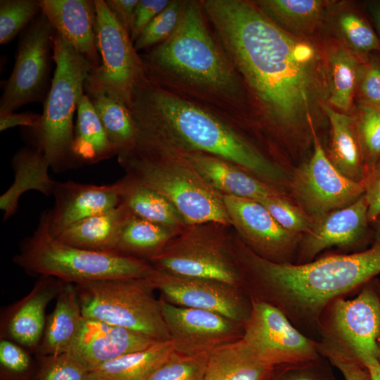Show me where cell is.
<instances>
[{
	"instance_id": "cell-45",
	"label": "cell",
	"mask_w": 380,
	"mask_h": 380,
	"mask_svg": "<svg viewBox=\"0 0 380 380\" xmlns=\"http://www.w3.org/2000/svg\"><path fill=\"white\" fill-rule=\"evenodd\" d=\"M0 364L8 373L22 375L31 367V358L22 346L7 338L0 341Z\"/></svg>"
},
{
	"instance_id": "cell-49",
	"label": "cell",
	"mask_w": 380,
	"mask_h": 380,
	"mask_svg": "<svg viewBox=\"0 0 380 380\" xmlns=\"http://www.w3.org/2000/svg\"><path fill=\"white\" fill-rule=\"evenodd\" d=\"M42 115L33 113L6 112L0 113V130L15 127H27L32 129L39 127Z\"/></svg>"
},
{
	"instance_id": "cell-24",
	"label": "cell",
	"mask_w": 380,
	"mask_h": 380,
	"mask_svg": "<svg viewBox=\"0 0 380 380\" xmlns=\"http://www.w3.org/2000/svg\"><path fill=\"white\" fill-rule=\"evenodd\" d=\"M84 317L75 284L62 281L53 310L46 317L38 354L42 357L66 352L81 327Z\"/></svg>"
},
{
	"instance_id": "cell-52",
	"label": "cell",
	"mask_w": 380,
	"mask_h": 380,
	"mask_svg": "<svg viewBox=\"0 0 380 380\" xmlns=\"http://www.w3.org/2000/svg\"><path fill=\"white\" fill-rule=\"evenodd\" d=\"M369 372L370 380H380V361L367 367Z\"/></svg>"
},
{
	"instance_id": "cell-16",
	"label": "cell",
	"mask_w": 380,
	"mask_h": 380,
	"mask_svg": "<svg viewBox=\"0 0 380 380\" xmlns=\"http://www.w3.org/2000/svg\"><path fill=\"white\" fill-rule=\"evenodd\" d=\"M175 350L183 355L209 353L242 338L243 323L215 312L180 307L159 298Z\"/></svg>"
},
{
	"instance_id": "cell-55",
	"label": "cell",
	"mask_w": 380,
	"mask_h": 380,
	"mask_svg": "<svg viewBox=\"0 0 380 380\" xmlns=\"http://www.w3.org/2000/svg\"><path fill=\"white\" fill-rule=\"evenodd\" d=\"M379 346H380V342H379Z\"/></svg>"
},
{
	"instance_id": "cell-17",
	"label": "cell",
	"mask_w": 380,
	"mask_h": 380,
	"mask_svg": "<svg viewBox=\"0 0 380 380\" xmlns=\"http://www.w3.org/2000/svg\"><path fill=\"white\" fill-rule=\"evenodd\" d=\"M229 218L240 239L259 256L276 262H291L289 259L301 235L282 227L259 202L223 195Z\"/></svg>"
},
{
	"instance_id": "cell-33",
	"label": "cell",
	"mask_w": 380,
	"mask_h": 380,
	"mask_svg": "<svg viewBox=\"0 0 380 380\" xmlns=\"http://www.w3.org/2000/svg\"><path fill=\"white\" fill-rule=\"evenodd\" d=\"M179 233L130 213L121 229L115 252L149 262Z\"/></svg>"
},
{
	"instance_id": "cell-50",
	"label": "cell",
	"mask_w": 380,
	"mask_h": 380,
	"mask_svg": "<svg viewBox=\"0 0 380 380\" xmlns=\"http://www.w3.org/2000/svg\"><path fill=\"white\" fill-rule=\"evenodd\" d=\"M139 0H105V2L122 26L130 34V27Z\"/></svg>"
},
{
	"instance_id": "cell-9",
	"label": "cell",
	"mask_w": 380,
	"mask_h": 380,
	"mask_svg": "<svg viewBox=\"0 0 380 380\" xmlns=\"http://www.w3.org/2000/svg\"><path fill=\"white\" fill-rule=\"evenodd\" d=\"M229 227L215 222L186 224L149 263L170 274L243 287Z\"/></svg>"
},
{
	"instance_id": "cell-6",
	"label": "cell",
	"mask_w": 380,
	"mask_h": 380,
	"mask_svg": "<svg viewBox=\"0 0 380 380\" xmlns=\"http://www.w3.org/2000/svg\"><path fill=\"white\" fill-rule=\"evenodd\" d=\"M51 84L44 102L38 127L32 129L36 148L47 158L55 173L79 165L72 151L73 116L84 94V83L92 69L89 62L56 33Z\"/></svg>"
},
{
	"instance_id": "cell-13",
	"label": "cell",
	"mask_w": 380,
	"mask_h": 380,
	"mask_svg": "<svg viewBox=\"0 0 380 380\" xmlns=\"http://www.w3.org/2000/svg\"><path fill=\"white\" fill-rule=\"evenodd\" d=\"M251 301L241 338L260 361L276 367L321 355L318 342L297 329L279 309L255 298Z\"/></svg>"
},
{
	"instance_id": "cell-4",
	"label": "cell",
	"mask_w": 380,
	"mask_h": 380,
	"mask_svg": "<svg viewBox=\"0 0 380 380\" xmlns=\"http://www.w3.org/2000/svg\"><path fill=\"white\" fill-rule=\"evenodd\" d=\"M233 246L249 297L279 309L303 334L319 335L320 319L328 305L380 274L377 243L362 252L296 264L265 259L239 237H234Z\"/></svg>"
},
{
	"instance_id": "cell-7",
	"label": "cell",
	"mask_w": 380,
	"mask_h": 380,
	"mask_svg": "<svg viewBox=\"0 0 380 380\" xmlns=\"http://www.w3.org/2000/svg\"><path fill=\"white\" fill-rule=\"evenodd\" d=\"M118 162L127 174L168 200L186 224L215 222L231 226L223 195L179 155H131L118 158Z\"/></svg>"
},
{
	"instance_id": "cell-38",
	"label": "cell",
	"mask_w": 380,
	"mask_h": 380,
	"mask_svg": "<svg viewBox=\"0 0 380 380\" xmlns=\"http://www.w3.org/2000/svg\"><path fill=\"white\" fill-rule=\"evenodd\" d=\"M184 3L185 0H170L134 42L135 50H148L169 38L178 26Z\"/></svg>"
},
{
	"instance_id": "cell-31",
	"label": "cell",
	"mask_w": 380,
	"mask_h": 380,
	"mask_svg": "<svg viewBox=\"0 0 380 380\" xmlns=\"http://www.w3.org/2000/svg\"><path fill=\"white\" fill-rule=\"evenodd\" d=\"M84 93L89 97L118 158L132 155L137 144V129L126 103L103 91Z\"/></svg>"
},
{
	"instance_id": "cell-5",
	"label": "cell",
	"mask_w": 380,
	"mask_h": 380,
	"mask_svg": "<svg viewBox=\"0 0 380 380\" xmlns=\"http://www.w3.org/2000/svg\"><path fill=\"white\" fill-rule=\"evenodd\" d=\"M13 262L30 275L52 277L74 284L148 278L155 270L147 261L118 252L90 251L61 242L50 233L49 210L42 213L33 234L23 240Z\"/></svg>"
},
{
	"instance_id": "cell-51",
	"label": "cell",
	"mask_w": 380,
	"mask_h": 380,
	"mask_svg": "<svg viewBox=\"0 0 380 380\" xmlns=\"http://www.w3.org/2000/svg\"><path fill=\"white\" fill-rule=\"evenodd\" d=\"M368 11L374 26V30L380 39V1L368 4Z\"/></svg>"
},
{
	"instance_id": "cell-21",
	"label": "cell",
	"mask_w": 380,
	"mask_h": 380,
	"mask_svg": "<svg viewBox=\"0 0 380 380\" xmlns=\"http://www.w3.org/2000/svg\"><path fill=\"white\" fill-rule=\"evenodd\" d=\"M164 152H172L179 155L213 188L222 195L256 201L284 195L275 186L219 157L195 151Z\"/></svg>"
},
{
	"instance_id": "cell-35",
	"label": "cell",
	"mask_w": 380,
	"mask_h": 380,
	"mask_svg": "<svg viewBox=\"0 0 380 380\" xmlns=\"http://www.w3.org/2000/svg\"><path fill=\"white\" fill-rule=\"evenodd\" d=\"M363 60L347 48L338 46L328 56L331 107L348 112L353 106Z\"/></svg>"
},
{
	"instance_id": "cell-1",
	"label": "cell",
	"mask_w": 380,
	"mask_h": 380,
	"mask_svg": "<svg viewBox=\"0 0 380 380\" xmlns=\"http://www.w3.org/2000/svg\"><path fill=\"white\" fill-rule=\"evenodd\" d=\"M220 44L259 111L287 127L306 119L316 80L314 46L287 32L247 0H202Z\"/></svg>"
},
{
	"instance_id": "cell-44",
	"label": "cell",
	"mask_w": 380,
	"mask_h": 380,
	"mask_svg": "<svg viewBox=\"0 0 380 380\" xmlns=\"http://www.w3.org/2000/svg\"><path fill=\"white\" fill-rule=\"evenodd\" d=\"M356 95L359 104L380 109V54L363 61Z\"/></svg>"
},
{
	"instance_id": "cell-48",
	"label": "cell",
	"mask_w": 380,
	"mask_h": 380,
	"mask_svg": "<svg viewBox=\"0 0 380 380\" xmlns=\"http://www.w3.org/2000/svg\"><path fill=\"white\" fill-rule=\"evenodd\" d=\"M326 358L338 369L345 380H370L368 369L355 360L340 356H329Z\"/></svg>"
},
{
	"instance_id": "cell-30",
	"label": "cell",
	"mask_w": 380,
	"mask_h": 380,
	"mask_svg": "<svg viewBox=\"0 0 380 380\" xmlns=\"http://www.w3.org/2000/svg\"><path fill=\"white\" fill-rule=\"evenodd\" d=\"M177 351L171 340L118 357L91 369L87 380H149Z\"/></svg>"
},
{
	"instance_id": "cell-37",
	"label": "cell",
	"mask_w": 380,
	"mask_h": 380,
	"mask_svg": "<svg viewBox=\"0 0 380 380\" xmlns=\"http://www.w3.org/2000/svg\"><path fill=\"white\" fill-rule=\"evenodd\" d=\"M41 12L39 0H1L0 44L11 42Z\"/></svg>"
},
{
	"instance_id": "cell-32",
	"label": "cell",
	"mask_w": 380,
	"mask_h": 380,
	"mask_svg": "<svg viewBox=\"0 0 380 380\" xmlns=\"http://www.w3.org/2000/svg\"><path fill=\"white\" fill-rule=\"evenodd\" d=\"M72 151L79 165L94 164L117 156L89 97L85 93L77 104Z\"/></svg>"
},
{
	"instance_id": "cell-3",
	"label": "cell",
	"mask_w": 380,
	"mask_h": 380,
	"mask_svg": "<svg viewBox=\"0 0 380 380\" xmlns=\"http://www.w3.org/2000/svg\"><path fill=\"white\" fill-rule=\"evenodd\" d=\"M139 55L150 81L239 125L248 101L255 103L217 40L202 0H185L172 34Z\"/></svg>"
},
{
	"instance_id": "cell-42",
	"label": "cell",
	"mask_w": 380,
	"mask_h": 380,
	"mask_svg": "<svg viewBox=\"0 0 380 380\" xmlns=\"http://www.w3.org/2000/svg\"><path fill=\"white\" fill-rule=\"evenodd\" d=\"M41 358L34 380H87L89 369L68 352Z\"/></svg>"
},
{
	"instance_id": "cell-22",
	"label": "cell",
	"mask_w": 380,
	"mask_h": 380,
	"mask_svg": "<svg viewBox=\"0 0 380 380\" xmlns=\"http://www.w3.org/2000/svg\"><path fill=\"white\" fill-rule=\"evenodd\" d=\"M61 284L52 277H39L32 289L7 310L1 321L4 336L23 347L37 348L45 327L46 308L56 298Z\"/></svg>"
},
{
	"instance_id": "cell-53",
	"label": "cell",
	"mask_w": 380,
	"mask_h": 380,
	"mask_svg": "<svg viewBox=\"0 0 380 380\" xmlns=\"http://www.w3.org/2000/svg\"><path fill=\"white\" fill-rule=\"evenodd\" d=\"M376 221L377 224L374 234V243L380 244V216Z\"/></svg>"
},
{
	"instance_id": "cell-54",
	"label": "cell",
	"mask_w": 380,
	"mask_h": 380,
	"mask_svg": "<svg viewBox=\"0 0 380 380\" xmlns=\"http://www.w3.org/2000/svg\"><path fill=\"white\" fill-rule=\"evenodd\" d=\"M377 288H378L379 293V294H380V284H379V285L377 286Z\"/></svg>"
},
{
	"instance_id": "cell-34",
	"label": "cell",
	"mask_w": 380,
	"mask_h": 380,
	"mask_svg": "<svg viewBox=\"0 0 380 380\" xmlns=\"http://www.w3.org/2000/svg\"><path fill=\"white\" fill-rule=\"evenodd\" d=\"M273 23L287 32L308 33L320 23L329 4L321 0L253 1Z\"/></svg>"
},
{
	"instance_id": "cell-27",
	"label": "cell",
	"mask_w": 380,
	"mask_h": 380,
	"mask_svg": "<svg viewBox=\"0 0 380 380\" xmlns=\"http://www.w3.org/2000/svg\"><path fill=\"white\" fill-rule=\"evenodd\" d=\"M129 214L120 203L114 208L74 223L54 238L77 248L115 252L121 229Z\"/></svg>"
},
{
	"instance_id": "cell-2",
	"label": "cell",
	"mask_w": 380,
	"mask_h": 380,
	"mask_svg": "<svg viewBox=\"0 0 380 380\" xmlns=\"http://www.w3.org/2000/svg\"><path fill=\"white\" fill-rule=\"evenodd\" d=\"M129 108L137 129L135 156L201 152L231 162L275 186L289 182L286 171L243 134L240 125L148 78L134 88Z\"/></svg>"
},
{
	"instance_id": "cell-36",
	"label": "cell",
	"mask_w": 380,
	"mask_h": 380,
	"mask_svg": "<svg viewBox=\"0 0 380 380\" xmlns=\"http://www.w3.org/2000/svg\"><path fill=\"white\" fill-rule=\"evenodd\" d=\"M337 28L347 49L365 61L372 53L380 54V39L369 22L355 11H344L337 18Z\"/></svg>"
},
{
	"instance_id": "cell-14",
	"label": "cell",
	"mask_w": 380,
	"mask_h": 380,
	"mask_svg": "<svg viewBox=\"0 0 380 380\" xmlns=\"http://www.w3.org/2000/svg\"><path fill=\"white\" fill-rule=\"evenodd\" d=\"M314 141L310 160L299 167L290 179L293 196L310 217L315 219L346 207L365 194L364 182H354L332 165L308 116Z\"/></svg>"
},
{
	"instance_id": "cell-10",
	"label": "cell",
	"mask_w": 380,
	"mask_h": 380,
	"mask_svg": "<svg viewBox=\"0 0 380 380\" xmlns=\"http://www.w3.org/2000/svg\"><path fill=\"white\" fill-rule=\"evenodd\" d=\"M320 354L355 360L366 368L380 361V294L369 281L353 299L338 298L319 322Z\"/></svg>"
},
{
	"instance_id": "cell-15",
	"label": "cell",
	"mask_w": 380,
	"mask_h": 380,
	"mask_svg": "<svg viewBox=\"0 0 380 380\" xmlns=\"http://www.w3.org/2000/svg\"><path fill=\"white\" fill-rule=\"evenodd\" d=\"M148 278L160 297L175 305L215 312L243 324L248 317L251 298L242 286L156 268Z\"/></svg>"
},
{
	"instance_id": "cell-46",
	"label": "cell",
	"mask_w": 380,
	"mask_h": 380,
	"mask_svg": "<svg viewBox=\"0 0 380 380\" xmlns=\"http://www.w3.org/2000/svg\"><path fill=\"white\" fill-rule=\"evenodd\" d=\"M170 0H139L133 15L130 37L133 43Z\"/></svg>"
},
{
	"instance_id": "cell-18",
	"label": "cell",
	"mask_w": 380,
	"mask_h": 380,
	"mask_svg": "<svg viewBox=\"0 0 380 380\" xmlns=\"http://www.w3.org/2000/svg\"><path fill=\"white\" fill-rule=\"evenodd\" d=\"M156 342L132 331L84 317L66 352L90 371L118 357L146 349Z\"/></svg>"
},
{
	"instance_id": "cell-23",
	"label": "cell",
	"mask_w": 380,
	"mask_h": 380,
	"mask_svg": "<svg viewBox=\"0 0 380 380\" xmlns=\"http://www.w3.org/2000/svg\"><path fill=\"white\" fill-rule=\"evenodd\" d=\"M39 4L56 33L84 57L93 68H97L101 58L95 42L94 0H39Z\"/></svg>"
},
{
	"instance_id": "cell-28",
	"label": "cell",
	"mask_w": 380,
	"mask_h": 380,
	"mask_svg": "<svg viewBox=\"0 0 380 380\" xmlns=\"http://www.w3.org/2000/svg\"><path fill=\"white\" fill-rule=\"evenodd\" d=\"M274 368L260 361L240 338L209 353L203 380H270Z\"/></svg>"
},
{
	"instance_id": "cell-29",
	"label": "cell",
	"mask_w": 380,
	"mask_h": 380,
	"mask_svg": "<svg viewBox=\"0 0 380 380\" xmlns=\"http://www.w3.org/2000/svg\"><path fill=\"white\" fill-rule=\"evenodd\" d=\"M120 201L134 215L180 232L186 225L173 205L129 174L118 181Z\"/></svg>"
},
{
	"instance_id": "cell-26",
	"label": "cell",
	"mask_w": 380,
	"mask_h": 380,
	"mask_svg": "<svg viewBox=\"0 0 380 380\" xmlns=\"http://www.w3.org/2000/svg\"><path fill=\"white\" fill-rule=\"evenodd\" d=\"M323 109L331 126V143L327 156L332 165L346 177L364 182L367 175L359 140L355 117L324 105Z\"/></svg>"
},
{
	"instance_id": "cell-39",
	"label": "cell",
	"mask_w": 380,
	"mask_h": 380,
	"mask_svg": "<svg viewBox=\"0 0 380 380\" xmlns=\"http://www.w3.org/2000/svg\"><path fill=\"white\" fill-rule=\"evenodd\" d=\"M208 354L183 355L176 352L149 380H203Z\"/></svg>"
},
{
	"instance_id": "cell-47",
	"label": "cell",
	"mask_w": 380,
	"mask_h": 380,
	"mask_svg": "<svg viewBox=\"0 0 380 380\" xmlns=\"http://www.w3.org/2000/svg\"><path fill=\"white\" fill-rule=\"evenodd\" d=\"M364 186L368 220L369 222H374L380 216V156L367 170Z\"/></svg>"
},
{
	"instance_id": "cell-40",
	"label": "cell",
	"mask_w": 380,
	"mask_h": 380,
	"mask_svg": "<svg viewBox=\"0 0 380 380\" xmlns=\"http://www.w3.org/2000/svg\"><path fill=\"white\" fill-rule=\"evenodd\" d=\"M355 117L367 172L380 156V109L358 104Z\"/></svg>"
},
{
	"instance_id": "cell-11",
	"label": "cell",
	"mask_w": 380,
	"mask_h": 380,
	"mask_svg": "<svg viewBox=\"0 0 380 380\" xmlns=\"http://www.w3.org/2000/svg\"><path fill=\"white\" fill-rule=\"evenodd\" d=\"M95 42L101 63L91 69L84 92L103 91L123 100L128 106L137 84L146 78L139 53L129 32L108 8L105 1L94 0Z\"/></svg>"
},
{
	"instance_id": "cell-20",
	"label": "cell",
	"mask_w": 380,
	"mask_h": 380,
	"mask_svg": "<svg viewBox=\"0 0 380 380\" xmlns=\"http://www.w3.org/2000/svg\"><path fill=\"white\" fill-rule=\"evenodd\" d=\"M368 203L364 195L352 204L313 219L300 245L298 263L312 261L324 249L354 245L368 224Z\"/></svg>"
},
{
	"instance_id": "cell-12",
	"label": "cell",
	"mask_w": 380,
	"mask_h": 380,
	"mask_svg": "<svg viewBox=\"0 0 380 380\" xmlns=\"http://www.w3.org/2000/svg\"><path fill=\"white\" fill-rule=\"evenodd\" d=\"M56 31L42 13L21 32L11 74L0 99V113L44 102L49 91Z\"/></svg>"
},
{
	"instance_id": "cell-43",
	"label": "cell",
	"mask_w": 380,
	"mask_h": 380,
	"mask_svg": "<svg viewBox=\"0 0 380 380\" xmlns=\"http://www.w3.org/2000/svg\"><path fill=\"white\" fill-rule=\"evenodd\" d=\"M332 366L321 355L312 360L276 367L270 380H336Z\"/></svg>"
},
{
	"instance_id": "cell-41",
	"label": "cell",
	"mask_w": 380,
	"mask_h": 380,
	"mask_svg": "<svg viewBox=\"0 0 380 380\" xmlns=\"http://www.w3.org/2000/svg\"><path fill=\"white\" fill-rule=\"evenodd\" d=\"M258 202L286 230L302 235L307 234L311 229L313 219L300 206L293 204L284 195L265 198Z\"/></svg>"
},
{
	"instance_id": "cell-8",
	"label": "cell",
	"mask_w": 380,
	"mask_h": 380,
	"mask_svg": "<svg viewBox=\"0 0 380 380\" xmlns=\"http://www.w3.org/2000/svg\"><path fill=\"white\" fill-rule=\"evenodd\" d=\"M83 317L170 340L160 300L149 278L110 279L75 284Z\"/></svg>"
},
{
	"instance_id": "cell-19",
	"label": "cell",
	"mask_w": 380,
	"mask_h": 380,
	"mask_svg": "<svg viewBox=\"0 0 380 380\" xmlns=\"http://www.w3.org/2000/svg\"><path fill=\"white\" fill-rule=\"evenodd\" d=\"M52 195L55 203L49 210V220L53 237L74 223L114 208L121 202L118 182L106 185L55 182Z\"/></svg>"
},
{
	"instance_id": "cell-25",
	"label": "cell",
	"mask_w": 380,
	"mask_h": 380,
	"mask_svg": "<svg viewBox=\"0 0 380 380\" xmlns=\"http://www.w3.org/2000/svg\"><path fill=\"white\" fill-rule=\"evenodd\" d=\"M14 181L0 196V209L4 220L11 217L17 211L22 195L34 190L46 196L53 193L55 181L49 175V163L37 148H23L18 151L12 159Z\"/></svg>"
}]
</instances>
